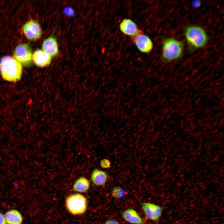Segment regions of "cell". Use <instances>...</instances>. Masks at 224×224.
Wrapping results in <instances>:
<instances>
[{"label": "cell", "mask_w": 224, "mask_h": 224, "mask_svg": "<svg viewBox=\"0 0 224 224\" xmlns=\"http://www.w3.org/2000/svg\"><path fill=\"white\" fill-rule=\"evenodd\" d=\"M0 71L3 79L11 82H16L21 78L22 68L21 64L14 58L5 56L0 61Z\"/></svg>", "instance_id": "1"}, {"label": "cell", "mask_w": 224, "mask_h": 224, "mask_svg": "<svg viewBox=\"0 0 224 224\" xmlns=\"http://www.w3.org/2000/svg\"><path fill=\"white\" fill-rule=\"evenodd\" d=\"M183 43L173 38L165 39L163 43L162 57L166 61L170 62L180 58L182 54Z\"/></svg>", "instance_id": "2"}, {"label": "cell", "mask_w": 224, "mask_h": 224, "mask_svg": "<svg viewBox=\"0 0 224 224\" xmlns=\"http://www.w3.org/2000/svg\"><path fill=\"white\" fill-rule=\"evenodd\" d=\"M184 34L189 44L195 48L203 47L208 40V36L205 30L198 26H191L187 27Z\"/></svg>", "instance_id": "3"}, {"label": "cell", "mask_w": 224, "mask_h": 224, "mask_svg": "<svg viewBox=\"0 0 224 224\" xmlns=\"http://www.w3.org/2000/svg\"><path fill=\"white\" fill-rule=\"evenodd\" d=\"M65 206L70 214L77 215L83 214L87 207L86 198L83 195L75 193L68 196L65 200Z\"/></svg>", "instance_id": "4"}, {"label": "cell", "mask_w": 224, "mask_h": 224, "mask_svg": "<svg viewBox=\"0 0 224 224\" xmlns=\"http://www.w3.org/2000/svg\"><path fill=\"white\" fill-rule=\"evenodd\" d=\"M32 55L31 48L28 43L19 44L13 53L14 58L25 67L32 65Z\"/></svg>", "instance_id": "5"}, {"label": "cell", "mask_w": 224, "mask_h": 224, "mask_svg": "<svg viewBox=\"0 0 224 224\" xmlns=\"http://www.w3.org/2000/svg\"><path fill=\"white\" fill-rule=\"evenodd\" d=\"M141 206L146 217L156 224H158L162 214L163 208L159 205L147 202H141Z\"/></svg>", "instance_id": "6"}, {"label": "cell", "mask_w": 224, "mask_h": 224, "mask_svg": "<svg viewBox=\"0 0 224 224\" xmlns=\"http://www.w3.org/2000/svg\"><path fill=\"white\" fill-rule=\"evenodd\" d=\"M22 31L28 39L34 41L40 39L42 35L40 25L36 20H30L26 23L22 27Z\"/></svg>", "instance_id": "7"}, {"label": "cell", "mask_w": 224, "mask_h": 224, "mask_svg": "<svg viewBox=\"0 0 224 224\" xmlns=\"http://www.w3.org/2000/svg\"><path fill=\"white\" fill-rule=\"evenodd\" d=\"M133 41L142 53H148L153 48V43L151 39L148 36L140 32L133 37Z\"/></svg>", "instance_id": "8"}, {"label": "cell", "mask_w": 224, "mask_h": 224, "mask_svg": "<svg viewBox=\"0 0 224 224\" xmlns=\"http://www.w3.org/2000/svg\"><path fill=\"white\" fill-rule=\"evenodd\" d=\"M119 28L124 35L133 37L140 33L136 24L129 18L123 19L119 24Z\"/></svg>", "instance_id": "9"}, {"label": "cell", "mask_w": 224, "mask_h": 224, "mask_svg": "<svg viewBox=\"0 0 224 224\" xmlns=\"http://www.w3.org/2000/svg\"><path fill=\"white\" fill-rule=\"evenodd\" d=\"M42 50L52 57L57 56L58 54V48L56 39L50 36L44 40L42 45Z\"/></svg>", "instance_id": "10"}, {"label": "cell", "mask_w": 224, "mask_h": 224, "mask_svg": "<svg viewBox=\"0 0 224 224\" xmlns=\"http://www.w3.org/2000/svg\"><path fill=\"white\" fill-rule=\"evenodd\" d=\"M32 60L37 66L45 67L49 65L52 61V57L43 50H35L32 55Z\"/></svg>", "instance_id": "11"}, {"label": "cell", "mask_w": 224, "mask_h": 224, "mask_svg": "<svg viewBox=\"0 0 224 224\" xmlns=\"http://www.w3.org/2000/svg\"><path fill=\"white\" fill-rule=\"evenodd\" d=\"M122 217L126 222L132 224H145L144 219L133 208L127 209L121 213Z\"/></svg>", "instance_id": "12"}, {"label": "cell", "mask_w": 224, "mask_h": 224, "mask_svg": "<svg viewBox=\"0 0 224 224\" xmlns=\"http://www.w3.org/2000/svg\"><path fill=\"white\" fill-rule=\"evenodd\" d=\"M108 179V175L104 171L95 169L93 171L91 179L92 183L95 185L102 186L106 183Z\"/></svg>", "instance_id": "13"}, {"label": "cell", "mask_w": 224, "mask_h": 224, "mask_svg": "<svg viewBox=\"0 0 224 224\" xmlns=\"http://www.w3.org/2000/svg\"><path fill=\"white\" fill-rule=\"evenodd\" d=\"M5 218L7 224H21L23 221L21 214L18 211L15 209L6 212Z\"/></svg>", "instance_id": "14"}, {"label": "cell", "mask_w": 224, "mask_h": 224, "mask_svg": "<svg viewBox=\"0 0 224 224\" xmlns=\"http://www.w3.org/2000/svg\"><path fill=\"white\" fill-rule=\"evenodd\" d=\"M90 187V182L86 177H81L78 179L73 184L72 190L74 191L84 193L87 192Z\"/></svg>", "instance_id": "15"}, {"label": "cell", "mask_w": 224, "mask_h": 224, "mask_svg": "<svg viewBox=\"0 0 224 224\" xmlns=\"http://www.w3.org/2000/svg\"><path fill=\"white\" fill-rule=\"evenodd\" d=\"M111 194L114 198L120 199L125 197L127 192L120 187H115L112 189Z\"/></svg>", "instance_id": "16"}, {"label": "cell", "mask_w": 224, "mask_h": 224, "mask_svg": "<svg viewBox=\"0 0 224 224\" xmlns=\"http://www.w3.org/2000/svg\"><path fill=\"white\" fill-rule=\"evenodd\" d=\"M100 164L102 168H108L110 166V162L108 160L104 159L101 161Z\"/></svg>", "instance_id": "17"}, {"label": "cell", "mask_w": 224, "mask_h": 224, "mask_svg": "<svg viewBox=\"0 0 224 224\" xmlns=\"http://www.w3.org/2000/svg\"><path fill=\"white\" fill-rule=\"evenodd\" d=\"M105 224H119V223L116 220L110 219L107 220Z\"/></svg>", "instance_id": "18"}, {"label": "cell", "mask_w": 224, "mask_h": 224, "mask_svg": "<svg viewBox=\"0 0 224 224\" xmlns=\"http://www.w3.org/2000/svg\"><path fill=\"white\" fill-rule=\"evenodd\" d=\"M5 217L3 214L0 212V224H6Z\"/></svg>", "instance_id": "19"}]
</instances>
